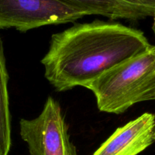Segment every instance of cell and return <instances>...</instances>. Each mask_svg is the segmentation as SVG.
Returning <instances> with one entry per match:
<instances>
[{
    "mask_svg": "<svg viewBox=\"0 0 155 155\" xmlns=\"http://www.w3.org/2000/svg\"><path fill=\"white\" fill-rule=\"evenodd\" d=\"M151 46L144 33L118 22L95 20L54 33L41 60L57 92L83 86Z\"/></svg>",
    "mask_w": 155,
    "mask_h": 155,
    "instance_id": "obj_1",
    "label": "cell"
},
{
    "mask_svg": "<svg viewBox=\"0 0 155 155\" xmlns=\"http://www.w3.org/2000/svg\"><path fill=\"white\" fill-rule=\"evenodd\" d=\"M100 111L120 114L137 103L155 101V45L86 85Z\"/></svg>",
    "mask_w": 155,
    "mask_h": 155,
    "instance_id": "obj_2",
    "label": "cell"
},
{
    "mask_svg": "<svg viewBox=\"0 0 155 155\" xmlns=\"http://www.w3.org/2000/svg\"><path fill=\"white\" fill-rule=\"evenodd\" d=\"M20 135L30 155H78L60 104L51 96L39 116L20 120Z\"/></svg>",
    "mask_w": 155,
    "mask_h": 155,
    "instance_id": "obj_3",
    "label": "cell"
},
{
    "mask_svg": "<svg viewBox=\"0 0 155 155\" xmlns=\"http://www.w3.org/2000/svg\"><path fill=\"white\" fill-rule=\"evenodd\" d=\"M88 15L59 0H0V30L27 32L46 25L75 22Z\"/></svg>",
    "mask_w": 155,
    "mask_h": 155,
    "instance_id": "obj_4",
    "label": "cell"
},
{
    "mask_svg": "<svg viewBox=\"0 0 155 155\" xmlns=\"http://www.w3.org/2000/svg\"><path fill=\"white\" fill-rule=\"evenodd\" d=\"M155 115L144 113L119 127L92 155H138L154 142Z\"/></svg>",
    "mask_w": 155,
    "mask_h": 155,
    "instance_id": "obj_5",
    "label": "cell"
},
{
    "mask_svg": "<svg viewBox=\"0 0 155 155\" xmlns=\"http://www.w3.org/2000/svg\"><path fill=\"white\" fill-rule=\"evenodd\" d=\"M88 15H101L110 20L139 21L147 18L142 11L120 0H59Z\"/></svg>",
    "mask_w": 155,
    "mask_h": 155,
    "instance_id": "obj_6",
    "label": "cell"
},
{
    "mask_svg": "<svg viewBox=\"0 0 155 155\" xmlns=\"http://www.w3.org/2000/svg\"><path fill=\"white\" fill-rule=\"evenodd\" d=\"M8 80L3 42L0 37V155H8L12 147Z\"/></svg>",
    "mask_w": 155,
    "mask_h": 155,
    "instance_id": "obj_7",
    "label": "cell"
},
{
    "mask_svg": "<svg viewBox=\"0 0 155 155\" xmlns=\"http://www.w3.org/2000/svg\"><path fill=\"white\" fill-rule=\"evenodd\" d=\"M127 5L143 12L148 17L155 14V0H120Z\"/></svg>",
    "mask_w": 155,
    "mask_h": 155,
    "instance_id": "obj_8",
    "label": "cell"
},
{
    "mask_svg": "<svg viewBox=\"0 0 155 155\" xmlns=\"http://www.w3.org/2000/svg\"><path fill=\"white\" fill-rule=\"evenodd\" d=\"M153 17H154V33H155V14Z\"/></svg>",
    "mask_w": 155,
    "mask_h": 155,
    "instance_id": "obj_9",
    "label": "cell"
},
{
    "mask_svg": "<svg viewBox=\"0 0 155 155\" xmlns=\"http://www.w3.org/2000/svg\"><path fill=\"white\" fill-rule=\"evenodd\" d=\"M154 141H155V130H154Z\"/></svg>",
    "mask_w": 155,
    "mask_h": 155,
    "instance_id": "obj_10",
    "label": "cell"
}]
</instances>
